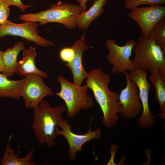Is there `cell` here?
I'll use <instances>...</instances> for the list:
<instances>
[{"label":"cell","mask_w":165,"mask_h":165,"mask_svg":"<svg viewBox=\"0 0 165 165\" xmlns=\"http://www.w3.org/2000/svg\"><path fill=\"white\" fill-rule=\"evenodd\" d=\"M23 58L17 62L15 69V73L20 76H25L30 74H36L46 78V73L38 69L36 66L35 59L36 56V49L35 47L30 46L23 50Z\"/></svg>","instance_id":"obj_14"},{"label":"cell","mask_w":165,"mask_h":165,"mask_svg":"<svg viewBox=\"0 0 165 165\" xmlns=\"http://www.w3.org/2000/svg\"><path fill=\"white\" fill-rule=\"evenodd\" d=\"M129 74L130 80L134 82L137 86L139 96L142 106V113L137 121V124L143 129H151L155 124L156 118L152 113L149 105V92L152 85L147 80V72L142 69H137L130 72Z\"/></svg>","instance_id":"obj_7"},{"label":"cell","mask_w":165,"mask_h":165,"mask_svg":"<svg viewBox=\"0 0 165 165\" xmlns=\"http://www.w3.org/2000/svg\"><path fill=\"white\" fill-rule=\"evenodd\" d=\"M86 79V85L92 90L102 111V123L108 128L114 127L118 122L121 106L119 94L108 88L111 80L109 75L101 69L95 68L89 71Z\"/></svg>","instance_id":"obj_1"},{"label":"cell","mask_w":165,"mask_h":165,"mask_svg":"<svg viewBox=\"0 0 165 165\" xmlns=\"http://www.w3.org/2000/svg\"><path fill=\"white\" fill-rule=\"evenodd\" d=\"M4 2L8 6H14L18 8L21 11L24 12L26 9L33 6L32 4L25 5L24 4L21 0H3Z\"/></svg>","instance_id":"obj_24"},{"label":"cell","mask_w":165,"mask_h":165,"mask_svg":"<svg viewBox=\"0 0 165 165\" xmlns=\"http://www.w3.org/2000/svg\"><path fill=\"white\" fill-rule=\"evenodd\" d=\"M9 7L3 0L0 2V25L5 24L9 20H8L10 12Z\"/></svg>","instance_id":"obj_23"},{"label":"cell","mask_w":165,"mask_h":165,"mask_svg":"<svg viewBox=\"0 0 165 165\" xmlns=\"http://www.w3.org/2000/svg\"><path fill=\"white\" fill-rule=\"evenodd\" d=\"M2 51L0 50V72H2L4 68V64L2 57Z\"/></svg>","instance_id":"obj_26"},{"label":"cell","mask_w":165,"mask_h":165,"mask_svg":"<svg viewBox=\"0 0 165 165\" xmlns=\"http://www.w3.org/2000/svg\"><path fill=\"white\" fill-rule=\"evenodd\" d=\"M24 76L21 97L24 100L26 107L36 108L44 97L55 94L51 88L45 83L43 78L40 75L30 74Z\"/></svg>","instance_id":"obj_8"},{"label":"cell","mask_w":165,"mask_h":165,"mask_svg":"<svg viewBox=\"0 0 165 165\" xmlns=\"http://www.w3.org/2000/svg\"><path fill=\"white\" fill-rule=\"evenodd\" d=\"M3 0H0V2L2 1H3Z\"/></svg>","instance_id":"obj_27"},{"label":"cell","mask_w":165,"mask_h":165,"mask_svg":"<svg viewBox=\"0 0 165 165\" xmlns=\"http://www.w3.org/2000/svg\"><path fill=\"white\" fill-rule=\"evenodd\" d=\"M165 3V0H124V7L127 9L141 5H161Z\"/></svg>","instance_id":"obj_21"},{"label":"cell","mask_w":165,"mask_h":165,"mask_svg":"<svg viewBox=\"0 0 165 165\" xmlns=\"http://www.w3.org/2000/svg\"><path fill=\"white\" fill-rule=\"evenodd\" d=\"M74 54V51L72 47H64L60 50L59 52L60 60L66 63L69 62L72 60Z\"/></svg>","instance_id":"obj_22"},{"label":"cell","mask_w":165,"mask_h":165,"mask_svg":"<svg viewBox=\"0 0 165 165\" xmlns=\"http://www.w3.org/2000/svg\"><path fill=\"white\" fill-rule=\"evenodd\" d=\"M128 15L138 25L141 35L148 36L154 25L165 17V6L151 5L131 9Z\"/></svg>","instance_id":"obj_12"},{"label":"cell","mask_w":165,"mask_h":165,"mask_svg":"<svg viewBox=\"0 0 165 165\" xmlns=\"http://www.w3.org/2000/svg\"><path fill=\"white\" fill-rule=\"evenodd\" d=\"M82 12L79 5L59 1L56 4H52L47 9L36 13L22 14L19 16V18L24 21L38 22L40 25L57 23L68 29H72L77 26V18Z\"/></svg>","instance_id":"obj_3"},{"label":"cell","mask_w":165,"mask_h":165,"mask_svg":"<svg viewBox=\"0 0 165 165\" xmlns=\"http://www.w3.org/2000/svg\"><path fill=\"white\" fill-rule=\"evenodd\" d=\"M133 50L134 56L132 61L135 68L149 73L159 69L165 74V52L154 39L149 36L139 35Z\"/></svg>","instance_id":"obj_4"},{"label":"cell","mask_w":165,"mask_h":165,"mask_svg":"<svg viewBox=\"0 0 165 165\" xmlns=\"http://www.w3.org/2000/svg\"><path fill=\"white\" fill-rule=\"evenodd\" d=\"M126 86L119 94V101L121 108L118 114L123 118H135L142 112V105L135 82L130 80L128 71L124 73Z\"/></svg>","instance_id":"obj_11"},{"label":"cell","mask_w":165,"mask_h":165,"mask_svg":"<svg viewBox=\"0 0 165 165\" xmlns=\"http://www.w3.org/2000/svg\"><path fill=\"white\" fill-rule=\"evenodd\" d=\"M24 78L19 80H10L4 74L0 73V98L7 97L17 100L21 97Z\"/></svg>","instance_id":"obj_15"},{"label":"cell","mask_w":165,"mask_h":165,"mask_svg":"<svg viewBox=\"0 0 165 165\" xmlns=\"http://www.w3.org/2000/svg\"><path fill=\"white\" fill-rule=\"evenodd\" d=\"M11 135L6 144L5 152L0 161L1 165H35L36 163L32 161L34 153L33 148L24 157L20 158L15 154L14 150L10 146Z\"/></svg>","instance_id":"obj_18"},{"label":"cell","mask_w":165,"mask_h":165,"mask_svg":"<svg viewBox=\"0 0 165 165\" xmlns=\"http://www.w3.org/2000/svg\"><path fill=\"white\" fill-rule=\"evenodd\" d=\"M116 42L115 40L108 39L105 42L108 52L106 58L112 65L111 72L124 74L127 71L131 72L137 69L130 59L136 41L130 38L122 46L118 45Z\"/></svg>","instance_id":"obj_6"},{"label":"cell","mask_w":165,"mask_h":165,"mask_svg":"<svg viewBox=\"0 0 165 165\" xmlns=\"http://www.w3.org/2000/svg\"><path fill=\"white\" fill-rule=\"evenodd\" d=\"M150 74L148 79L155 86L156 100L162 113L165 114V74L159 69H156Z\"/></svg>","instance_id":"obj_19"},{"label":"cell","mask_w":165,"mask_h":165,"mask_svg":"<svg viewBox=\"0 0 165 165\" xmlns=\"http://www.w3.org/2000/svg\"><path fill=\"white\" fill-rule=\"evenodd\" d=\"M85 31L80 38L73 44L72 47L75 52L74 57L71 62L67 63L65 65L72 72L73 83L79 86L81 85L88 75V72L84 68L82 61L83 52L89 48L85 43Z\"/></svg>","instance_id":"obj_13"},{"label":"cell","mask_w":165,"mask_h":165,"mask_svg":"<svg viewBox=\"0 0 165 165\" xmlns=\"http://www.w3.org/2000/svg\"><path fill=\"white\" fill-rule=\"evenodd\" d=\"M36 22L24 21L21 24L13 22L11 20L4 25H0V38L5 35L18 36L29 42L35 43L37 46L46 47L54 46L52 42L39 35Z\"/></svg>","instance_id":"obj_9"},{"label":"cell","mask_w":165,"mask_h":165,"mask_svg":"<svg viewBox=\"0 0 165 165\" xmlns=\"http://www.w3.org/2000/svg\"><path fill=\"white\" fill-rule=\"evenodd\" d=\"M66 109L63 105L52 107L48 101L43 100L33 109L31 127L40 145L45 143L50 148L55 145L57 130L63 119L62 114Z\"/></svg>","instance_id":"obj_2"},{"label":"cell","mask_w":165,"mask_h":165,"mask_svg":"<svg viewBox=\"0 0 165 165\" xmlns=\"http://www.w3.org/2000/svg\"><path fill=\"white\" fill-rule=\"evenodd\" d=\"M57 80L60 83L61 89L55 93L64 101L68 117L73 118L81 111L88 110L93 106V99L86 84L78 85L61 75L57 77Z\"/></svg>","instance_id":"obj_5"},{"label":"cell","mask_w":165,"mask_h":165,"mask_svg":"<svg viewBox=\"0 0 165 165\" xmlns=\"http://www.w3.org/2000/svg\"><path fill=\"white\" fill-rule=\"evenodd\" d=\"M60 127L62 130L59 128L57 129V135L64 136L68 143V156L70 160H75L77 159V153L81 151L82 147L85 143L94 139H101V131L99 127L93 131L90 128L84 134H77L72 131L71 124L67 120L64 119L60 122Z\"/></svg>","instance_id":"obj_10"},{"label":"cell","mask_w":165,"mask_h":165,"mask_svg":"<svg viewBox=\"0 0 165 165\" xmlns=\"http://www.w3.org/2000/svg\"><path fill=\"white\" fill-rule=\"evenodd\" d=\"M154 39L165 52V19L159 21L152 28L149 36Z\"/></svg>","instance_id":"obj_20"},{"label":"cell","mask_w":165,"mask_h":165,"mask_svg":"<svg viewBox=\"0 0 165 165\" xmlns=\"http://www.w3.org/2000/svg\"><path fill=\"white\" fill-rule=\"evenodd\" d=\"M24 48V43L20 41L16 43L13 47L8 48L2 52L4 68L2 73L8 78L12 77L15 73L17 56L20 52Z\"/></svg>","instance_id":"obj_17"},{"label":"cell","mask_w":165,"mask_h":165,"mask_svg":"<svg viewBox=\"0 0 165 165\" xmlns=\"http://www.w3.org/2000/svg\"><path fill=\"white\" fill-rule=\"evenodd\" d=\"M108 0H95L87 11L82 12L77 18V26L81 30L85 31L90 23L104 12L103 7Z\"/></svg>","instance_id":"obj_16"},{"label":"cell","mask_w":165,"mask_h":165,"mask_svg":"<svg viewBox=\"0 0 165 165\" xmlns=\"http://www.w3.org/2000/svg\"><path fill=\"white\" fill-rule=\"evenodd\" d=\"M89 0H77V2L80 4L82 12L85 11L86 9V3Z\"/></svg>","instance_id":"obj_25"},{"label":"cell","mask_w":165,"mask_h":165,"mask_svg":"<svg viewBox=\"0 0 165 165\" xmlns=\"http://www.w3.org/2000/svg\"></svg>","instance_id":"obj_28"}]
</instances>
